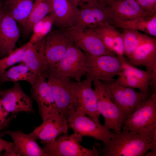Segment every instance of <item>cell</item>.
Masks as SVG:
<instances>
[{
  "instance_id": "obj_2",
  "label": "cell",
  "mask_w": 156,
  "mask_h": 156,
  "mask_svg": "<svg viewBox=\"0 0 156 156\" xmlns=\"http://www.w3.org/2000/svg\"><path fill=\"white\" fill-rule=\"evenodd\" d=\"M122 129L156 139V91L128 117Z\"/></svg>"
},
{
  "instance_id": "obj_20",
  "label": "cell",
  "mask_w": 156,
  "mask_h": 156,
  "mask_svg": "<svg viewBox=\"0 0 156 156\" xmlns=\"http://www.w3.org/2000/svg\"><path fill=\"white\" fill-rule=\"evenodd\" d=\"M52 10L49 13L54 25L64 30L73 27L79 9L70 0H51Z\"/></svg>"
},
{
  "instance_id": "obj_4",
  "label": "cell",
  "mask_w": 156,
  "mask_h": 156,
  "mask_svg": "<svg viewBox=\"0 0 156 156\" xmlns=\"http://www.w3.org/2000/svg\"><path fill=\"white\" fill-rule=\"evenodd\" d=\"M92 83L98 110L104 118L103 125L114 133L119 132L122 126V118L109 88L103 81L96 80Z\"/></svg>"
},
{
  "instance_id": "obj_40",
  "label": "cell",
  "mask_w": 156,
  "mask_h": 156,
  "mask_svg": "<svg viewBox=\"0 0 156 156\" xmlns=\"http://www.w3.org/2000/svg\"><path fill=\"white\" fill-rule=\"evenodd\" d=\"M110 0H99V1L102 3L106 5Z\"/></svg>"
},
{
  "instance_id": "obj_26",
  "label": "cell",
  "mask_w": 156,
  "mask_h": 156,
  "mask_svg": "<svg viewBox=\"0 0 156 156\" xmlns=\"http://www.w3.org/2000/svg\"><path fill=\"white\" fill-rule=\"evenodd\" d=\"M34 0H6L4 11L23 28L31 10Z\"/></svg>"
},
{
  "instance_id": "obj_5",
  "label": "cell",
  "mask_w": 156,
  "mask_h": 156,
  "mask_svg": "<svg viewBox=\"0 0 156 156\" xmlns=\"http://www.w3.org/2000/svg\"><path fill=\"white\" fill-rule=\"evenodd\" d=\"M103 81L110 90L119 111L122 125L128 117L156 91L152 90L148 93H144L119 84L114 79Z\"/></svg>"
},
{
  "instance_id": "obj_27",
  "label": "cell",
  "mask_w": 156,
  "mask_h": 156,
  "mask_svg": "<svg viewBox=\"0 0 156 156\" xmlns=\"http://www.w3.org/2000/svg\"><path fill=\"white\" fill-rule=\"evenodd\" d=\"M37 76L27 66L20 63L12 66L4 72L0 77V84L8 81L14 82L25 81L30 85L35 81Z\"/></svg>"
},
{
  "instance_id": "obj_15",
  "label": "cell",
  "mask_w": 156,
  "mask_h": 156,
  "mask_svg": "<svg viewBox=\"0 0 156 156\" xmlns=\"http://www.w3.org/2000/svg\"><path fill=\"white\" fill-rule=\"evenodd\" d=\"M106 5L109 23L135 20L156 12L145 10L134 0H110Z\"/></svg>"
},
{
  "instance_id": "obj_23",
  "label": "cell",
  "mask_w": 156,
  "mask_h": 156,
  "mask_svg": "<svg viewBox=\"0 0 156 156\" xmlns=\"http://www.w3.org/2000/svg\"><path fill=\"white\" fill-rule=\"evenodd\" d=\"M5 135H8L11 138L21 156H44L42 148L40 147L36 140L29 134H25L21 130L15 131L5 130L0 132V136Z\"/></svg>"
},
{
  "instance_id": "obj_29",
  "label": "cell",
  "mask_w": 156,
  "mask_h": 156,
  "mask_svg": "<svg viewBox=\"0 0 156 156\" xmlns=\"http://www.w3.org/2000/svg\"><path fill=\"white\" fill-rule=\"evenodd\" d=\"M122 34L124 42V55L127 57L140 46L151 38L141 34L138 31L130 29H123Z\"/></svg>"
},
{
  "instance_id": "obj_14",
  "label": "cell",
  "mask_w": 156,
  "mask_h": 156,
  "mask_svg": "<svg viewBox=\"0 0 156 156\" xmlns=\"http://www.w3.org/2000/svg\"><path fill=\"white\" fill-rule=\"evenodd\" d=\"M92 83L86 79L78 82L73 81L76 110L99 120L100 114L97 109L96 98L92 88Z\"/></svg>"
},
{
  "instance_id": "obj_30",
  "label": "cell",
  "mask_w": 156,
  "mask_h": 156,
  "mask_svg": "<svg viewBox=\"0 0 156 156\" xmlns=\"http://www.w3.org/2000/svg\"><path fill=\"white\" fill-rule=\"evenodd\" d=\"M53 25L54 20L50 14L35 23L32 27L33 33L29 42L34 43L45 38L51 31Z\"/></svg>"
},
{
  "instance_id": "obj_12",
  "label": "cell",
  "mask_w": 156,
  "mask_h": 156,
  "mask_svg": "<svg viewBox=\"0 0 156 156\" xmlns=\"http://www.w3.org/2000/svg\"><path fill=\"white\" fill-rule=\"evenodd\" d=\"M44 75L37 76L31 85L30 92L36 102L39 114L42 120L59 113L54 96Z\"/></svg>"
},
{
  "instance_id": "obj_8",
  "label": "cell",
  "mask_w": 156,
  "mask_h": 156,
  "mask_svg": "<svg viewBox=\"0 0 156 156\" xmlns=\"http://www.w3.org/2000/svg\"><path fill=\"white\" fill-rule=\"evenodd\" d=\"M63 31L70 41L86 54L92 56L116 55L105 48L93 29L73 26Z\"/></svg>"
},
{
  "instance_id": "obj_17",
  "label": "cell",
  "mask_w": 156,
  "mask_h": 156,
  "mask_svg": "<svg viewBox=\"0 0 156 156\" xmlns=\"http://www.w3.org/2000/svg\"><path fill=\"white\" fill-rule=\"evenodd\" d=\"M68 127L67 118L59 113L42 120L29 134L35 140L39 139L46 143L55 140L61 134L67 133Z\"/></svg>"
},
{
  "instance_id": "obj_16",
  "label": "cell",
  "mask_w": 156,
  "mask_h": 156,
  "mask_svg": "<svg viewBox=\"0 0 156 156\" xmlns=\"http://www.w3.org/2000/svg\"><path fill=\"white\" fill-rule=\"evenodd\" d=\"M0 100L4 108L9 113L35 112L31 98L25 92L18 82H14L12 88L1 90Z\"/></svg>"
},
{
  "instance_id": "obj_33",
  "label": "cell",
  "mask_w": 156,
  "mask_h": 156,
  "mask_svg": "<svg viewBox=\"0 0 156 156\" xmlns=\"http://www.w3.org/2000/svg\"><path fill=\"white\" fill-rule=\"evenodd\" d=\"M2 156H21V155L15 147L14 144L6 148L5 150L4 153Z\"/></svg>"
},
{
  "instance_id": "obj_11",
  "label": "cell",
  "mask_w": 156,
  "mask_h": 156,
  "mask_svg": "<svg viewBox=\"0 0 156 156\" xmlns=\"http://www.w3.org/2000/svg\"><path fill=\"white\" fill-rule=\"evenodd\" d=\"M44 156H98L99 149H89L79 144L72 137L64 135L44 143Z\"/></svg>"
},
{
  "instance_id": "obj_1",
  "label": "cell",
  "mask_w": 156,
  "mask_h": 156,
  "mask_svg": "<svg viewBox=\"0 0 156 156\" xmlns=\"http://www.w3.org/2000/svg\"><path fill=\"white\" fill-rule=\"evenodd\" d=\"M156 139L130 131L122 130L103 142L99 149L103 156H142L151 150L156 151Z\"/></svg>"
},
{
  "instance_id": "obj_19",
  "label": "cell",
  "mask_w": 156,
  "mask_h": 156,
  "mask_svg": "<svg viewBox=\"0 0 156 156\" xmlns=\"http://www.w3.org/2000/svg\"><path fill=\"white\" fill-rule=\"evenodd\" d=\"M70 41L62 30L51 31L45 37V54L49 67H53L63 56Z\"/></svg>"
},
{
  "instance_id": "obj_6",
  "label": "cell",
  "mask_w": 156,
  "mask_h": 156,
  "mask_svg": "<svg viewBox=\"0 0 156 156\" xmlns=\"http://www.w3.org/2000/svg\"><path fill=\"white\" fill-rule=\"evenodd\" d=\"M86 54V79L92 82L96 80H112L115 76L120 75L123 70L120 57L115 55L92 56Z\"/></svg>"
},
{
  "instance_id": "obj_32",
  "label": "cell",
  "mask_w": 156,
  "mask_h": 156,
  "mask_svg": "<svg viewBox=\"0 0 156 156\" xmlns=\"http://www.w3.org/2000/svg\"><path fill=\"white\" fill-rule=\"evenodd\" d=\"M145 10L150 12H156V0H134Z\"/></svg>"
},
{
  "instance_id": "obj_7",
  "label": "cell",
  "mask_w": 156,
  "mask_h": 156,
  "mask_svg": "<svg viewBox=\"0 0 156 156\" xmlns=\"http://www.w3.org/2000/svg\"><path fill=\"white\" fill-rule=\"evenodd\" d=\"M77 110L69 115L67 122L69 127L74 133L80 137L88 136L93 137L103 142L112 138L115 133L101 125L99 120H96L90 116Z\"/></svg>"
},
{
  "instance_id": "obj_10",
  "label": "cell",
  "mask_w": 156,
  "mask_h": 156,
  "mask_svg": "<svg viewBox=\"0 0 156 156\" xmlns=\"http://www.w3.org/2000/svg\"><path fill=\"white\" fill-rule=\"evenodd\" d=\"M86 55L70 41L66 53L53 67L69 78L78 82L87 73Z\"/></svg>"
},
{
  "instance_id": "obj_9",
  "label": "cell",
  "mask_w": 156,
  "mask_h": 156,
  "mask_svg": "<svg viewBox=\"0 0 156 156\" xmlns=\"http://www.w3.org/2000/svg\"><path fill=\"white\" fill-rule=\"evenodd\" d=\"M123 70L116 81L118 84L137 89L144 93L156 89V77L152 72L139 69L131 64L124 56L120 57Z\"/></svg>"
},
{
  "instance_id": "obj_13",
  "label": "cell",
  "mask_w": 156,
  "mask_h": 156,
  "mask_svg": "<svg viewBox=\"0 0 156 156\" xmlns=\"http://www.w3.org/2000/svg\"><path fill=\"white\" fill-rule=\"evenodd\" d=\"M80 8L74 27L94 29L108 23L106 5L97 1L83 3Z\"/></svg>"
},
{
  "instance_id": "obj_28",
  "label": "cell",
  "mask_w": 156,
  "mask_h": 156,
  "mask_svg": "<svg viewBox=\"0 0 156 156\" xmlns=\"http://www.w3.org/2000/svg\"><path fill=\"white\" fill-rule=\"evenodd\" d=\"M52 10L51 0H34L30 14L23 28L24 34L32 31L33 26L49 14Z\"/></svg>"
},
{
  "instance_id": "obj_18",
  "label": "cell",
  "mask_w": 156,
  "mask_h": 156,
  "mask_svg": "<svg viewBox=\"0 0 156 156\" xmlns=\"http://www.w3.org/2000/svg\"><path fill=\"white\" fill-rule=\"evenodd\" d=\"M45 37L34 43L28 42L20 62L27 66L37 76L42 75L46 77L49 66L45 54Z\"/></svg>"
},
{
  "instance_id": "obj_36",
  "label": "cell",
  "mask_w": 156,
  "mask_h": 156,
  "mask_svg": "<svg viewBox=\"0 0 156 156\" xmlns=\"http://www.w3.org/2000/svg\"><path fill=\"white\" fill-rule=\"evenodd\" d=\"M14 144V143L2 139L0 136V156L1 152L8 147Z\"/></svg>"
},
{
  "instance_id": "obj_37",
  "label": "cell",
  "mask_w": 156,
  "mask_h": 156,
  "mask_svg": "<svg viewBox=\"0 0 156 156\" xmlns=\"http://www.w3.org/2000/svg\"><path fill=\"white\" fill-rule=\"evenodd\" d=\"M3 6L0 0V23L1 20L4 13Z\"/></svg>"
},
{
  "instance_id": "obj_22",
  "label": "cell",
  "mask_w": 156,
  "mask_h": 156,
  "mask_svg": "<svg viewBox=\"0 0 156 156\" xmlns=\"http://www.w3.org/2000/svg\"><path fill=\"white\" fill-rule=\"evenodd\" d=\"M134 66H143L156 77V40L151 38L138 47L128 57Z\"/></svg>"
},
{
  "instance_id": "obj_39",
  "label": "cell",
  "mask_w": 156,
  "mask_h": 156,
  "mask_svg": "<svg viewBox=\"0 0 156 156\" xmlns=\"http://www.w3.org/2000/svg\"><path fill=\"white\" fill-rule=\"evenodd\" d=\"M97 1H99V0H82V4L90 2H93Z\"/></svg>"
},
{
  "instance_id": "obj_25",
  "label": "cell",
  "mask_w": 156,
  "mask_h": 156,
  "mask_svg": "<svg viewBox=\"0 0 156 156\" xmlns=\"http://www.w3.org/2000/svg\"><path fill=\"white\" fill-rule=\"evenodd\" d=\"M109 24L115 27L135 30L156 37V12L135 20L115 21Z\"/></svg>"
},
{
  "instance_id": "obj_24",
  "label": "cell",
  "mask_w": 156,
  "mask_h": 156,
  "mask_svg": "<svg viewBox=\"0 0 156 156\" xmlns=\"http://www.w3.org/2000/svg\"><path fill=\"white\" fill-rule=\"evenodd\" d=\"M93 29L108 50L118 57L124 56L125 51L122 34L116 27L108 23Z\"/></svg>"
},
{
  "instance_id": "obj_38",
  "label": "cell",
  "mask_w": 156,
  "mask_h": 156,
  "mask_svg": "<svg viewBox=\"0 0 156 156\" xmlns=\"http://www.w3.org/2000/svg\"><path fill=\"white\" fill-rule=\"evenodd\" d=\"M77 6L80 7L82 5V0H70Z\"/></svg>"
},
{
  "instance_id": "obj_31",
  "label": "cell",
  "mask_w": 156,
  "mask_h": 156,
  "mask_svg": "<svg viewBox=\"0 0 156 156\" xmlns=\"http://www.w3.org/2000/svg\"><path fill=\"white\" fill-rule=\"evenodd\" d=\"M28 42L13 50L10 54L0 59V77L2 73L9 67L21 62Z\"/></svg>"
},
{
  "instance_id": "obj_34",
  "label": "cell",
  "mask_w": 156,
  "mask_h": 156,
  "mask_svg": "<svg viewBox=\"0 0 156 156\" xmlns=\"http://www.w3.org/2000/svg\"><path fill=\"white\" fill-rule=\"evenodd\" d=\"M17 114H11L3 122L0 124V132L8 127L10 122L16 117Z\"/></svg>"
},
{
  "instance_id": "obj_21",
  "label": "cell",
  "mask_w": 156,
  "mask_h": 156,
  "mask_svg": "<svg viewBox=\"0 0 156 156\" xmlns=\"http://www.w3.org/2000/svg\"><path fill=\"white\" fill-rule=\"evenodd\" d=\"M16 22L4 12L0 23V55L1 56H6L13 51L19 38L20 31Z\"/></svg>"
},
{
  "instance_id": "obj_3",
  "label": "cell",
  "mask_w": 156,
  "mask_h": 156,
  "mask_svg": "<svg viewBox=\"0 0 156 156\" xmlns=\"http://www.w3.org/2000/svg\"><path fill=\"white\" fill-rule=\"evenodd\" d=\"M48 83L53 93L59 112L67 118L76 111L72 81L53 67H49L46 73Z\"/></svg>"
},
{
  "instance_id": "obj_35",
  "label": "cell",
  "mask_w": 156,
  "mask_h": 156,
  "mask_svg": "<svg viewBox=\"0 0 156 156\" xmlns=\"http://www.w3.org/2000/svg\"><path fill=\"white\" fill-rule=\"evenodd\" d=\"M9 114L4 108L0 99V124L7 118V117Z\"/></svg>"
},
{
  "instance_id": "obj_41",
  "label": "cell",
  "mask_w": 156,
  "mask_h": 156,
  "mask_svg": "<svg viewBox=\"0 0 156 156\" xmlns=\"http://www.w3.org/2000/svg\"><path fill=\"white\" fill-rule=\"evenodd\" d=\"M1 90H0V99L1 96Z\"/></svg>"
}]
</instances>
